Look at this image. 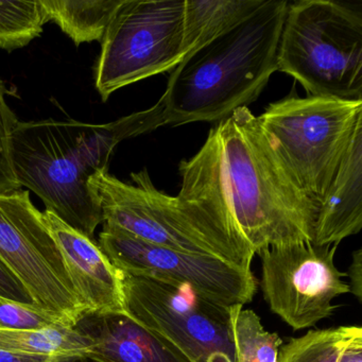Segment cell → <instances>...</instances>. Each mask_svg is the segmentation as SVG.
Returning a JSON list of instances; mask_svg holds the SVG:
<instances>
[{
    "label": "cell",
    "instance_id": "1",
    "mask_svg": "<svg viewBox=\"0 0 362 362\" xmlns=\"http://www.w3.org/2000/svg\"><path fill=\"white\" fill-rule=\"evenodd\" d=\"M179 170L182 206L251 264L266 247L313 241L317 211L247 107L218 122Z\"/></svg>",
    "mask_w": 362,
    "mask_h": 362
},
{
    "label": "cell",
    "instance_id": "2",
    "mask_svg": "<svg viewBox=\"0 0 362 362\" xmlns=\"http://www.w3.org/2000/svg\"><path fill=\"white\" fill-rule=\"evenodd\" d=\"M165 124L162 101L105 124L18 120L12 134L14 175L21 187L28 188L43 201L46 211L94 239L103 218L90 180L98 171L109 170L118 144Z\"/></svg>",
    "mask_w": 362,
    "mask_h": 362
},
{
    "label": "cell",
    "instance_id": "3",
    "mask_svg": "<svg viewBox=\"0 0 362 362\" xmlns=\"http://www.w3.org/2000/svg\"><path fill=\"white\" fill-rule=\"evenodd\" d=\"M288 5L264 0L247 20L182 61L162 96L167 124L220 122L257 100L277 71Z\"/></svg>",
    "mask_w": 362,
    "mask_h": 362
},
{
    "label": "cell",
    "instance_id": "4",
    "mask_svg": "<svg viewBox=\"0 0 362 362\" xmlns=\"http://www.w3.org/2000/svg\"><path fill=\"white\" fill-rule=\"evenodd\" d=\"M277 71L308 96L362 100V16L329 0L288 5L277 50Z\"/></svg>",
    "mask_w": 362,
    "mask_h": 362
},
{
    "label": "cell",
    "instance_id": "5",
    "mask_svg": "<svg viewBox=\"0 0 362 362\" xmlns=\"http://www.w3.org/2000/svg\"><path fill=\"white\" fill-rule=\"evenodd\" d=\"M257 119L288 177L317 213L362 127V100L289 95Z\"/></svg>",
    "mask_w": 362,
    "mask_h": 362
},
{
    "label": "cell",
    "instance_id": "6",
    "mask_svg": "<svg viewBox=\"0 0 362 362\" xmlns=\"http://www.w3.org/2000/svg\"><path fill=\"white\" fill-rule=\"evenodd\" d=\"M124 183L109 170L90 180L105 226L160 247L211 256L245 270L251 264L215 233L192 217L177 200L158 190L146 169Z\"/></svg>",
    "mask_w": 362,
    "mask_h": 362
},
{
    "label": "cell",
    "instance_id": "7",
    "mask_svg": "<svg viewBox=\"0 0 362 362\" xmlns=\"http://www.w3.org/2000/svg\"><path fill=\"white\" fill-rule=\"evenodd\" d=\"M185 0H124L101 40L95 86L103 103L113 93L173 71L183 54Z\"/></svg>",
    "mask_w": 362,
    "mask_h": 362
},
{
    "label": "cell",
    "instance_id": "8",
    "mask_svg": "<svg viewBox=\"0 0 362 362\" xmlns=\"http://www.w3.org/2000/svg\"><path fill=\"white\" fill-rule=\"evenodd\" d=\"M120 273L126 315L164 338L190 362H237L230 307L188 288Z\"/></svg>",
    "mask_w": 362,
    "mask_h": 362
},
{
    "label": "cell",
    "instance_id": "9",
    "mask_svg": "<svg viewBox=\"0 0 362 362\" xmlns=\"http://www.w3.org/2000/svg\"><path fill=\"white\" fill-rule=\"evenodd\" d=\"M0 260L57 323L76 327L86 315L44 213L27 190L0 194Z\"/></svg>",
    "mask_w": 362,
    "mask_h": 362
},
{
    "label": "cell",
    "instance_id": "10",
    "mask_svg": "<svg viewBox=\"0 0 362 362\" xmlns=\"http://www.w3.org/2000/svg\"><path fill=\"white\" fill-rule=\"evenodd\" d=\"M338 243L311 241L266 247L262 259V289L271 310L294 330L313 327L330 317L334 298L349 293V283L334 264Z\"/></svg>",
    "mask_w": 362,
    "mask_h": 362
},
{
    "label": "cell",
    "instance_id": "11",
    "mask_svg": "<svg viewBox=\"0 0 362 362\" xmlns=\"http://www.w3.org/2000/svg\"><path fill=\"white\" fill-rule=\"evenodd\" d=\"M98 245L122 272L188 288L222 306H245L257 289L252 270L219 258L160 247L107 226L99 235Z\"/></svg>",
    "mask_w": 362,
    "mask_h": 362
},
{
    "label": "cell",
    "instance_id": "12",
    "mask_svg": "<svg viewBox=\"0 0 362 362\" xmlns=\"http://www.w3.org/2000/svg\"><path fill=\"white\" fill-rule=\"evenodd\" d=\"M44 219L62 254L86 315L126 313L122 273L98 243L67 226L50 211H45Z\"/></svg>",
    "mask_w": 362,
    "mask_h": 362
},
{
    "label": "cell",
    "instance_id": "13",
    "mask_svg": "<svg viewBox=\"0 0 362 362\" xmlns=\"http://www.w3.org/2000/svg\"><path fill=\"white\" fill-rule=\"evenodd\" d=\"M76 327L93 341L95 362H190L170 343L126 313L84 315Z\"/></svg>",
    "mask_w": 362,
    "mask_h": 362
},
{
    "label": "cell",
    "instance_id": "14",
    "mask_svg": "<svg viewBox=\"0 0 362 362\" xmlns=\"http://www.w3.org/2000/svg\"><path fill=\"white\" fill-rule=\"evenodd\" d=\"M362 228V127L356 131L317 209L315 245L340 243Z\"/></svg>",
    "mask_w": 362,
    "mask_h": 362
},
{
    "label": "cell",
    "instance_id": "15",
    "mask_svg": "<svg viewBox=\"0 0 362 362\" xmlns=\"http://www.w3.org/2000/svg\"><path fill=\"white\" fill-rule=\"evenodd\" d=\"M264 0H185L183 54H190L247 20Z\"/></svg>",
    "mask_w": 362,
    "mask_h": 362
},
{
    "label": "cell",
    "instance_id": "16",
    "mask_svg": "<svg viewBox=\"0 0 362 362\" xmlns=\"http://www.w3.org/2000/svg\"><path fill=\"white\" fill-rule=\"evenodd\" d=\"M93 341L77 327L56 325L40 329L0 327V349L50 359H88Z\"/></svg>",
    "mask_w": 362,
    "mask_h": 362
},
{
    "label": "cell",
    "instance_id": "17",
    "mask_svg": "<svg viewBox=\"0 0 362 362\" xmlns=\"http://www.w3.org/2000/svg\"><path fill=\"white\" fill-rule=\"evenodd\" d=\"M124 0H41L54 22L76 46L103 40Z\"/></svg>",
    "mask_w": 362,
    "mask_h": 362
},
{
    "label": "cell",
    "instance_id": "18",
    "mask_svg": "<svg viewBox=\"0 0 362 362\" xmlns=\"http://www.w3.org/2000/svg\"><path fill=\"white\" fill-rule=\"evenodd\" d=\"M362 339L360 326L309 330L279 349V362H338L347 346Z\"/></svg>",
    "mask_w": 362,
    "mask_h": 362
},
{
    "label": "cell",
    "instance_id": "19",
    "mask_svg": "<svg viewBox=\"0 0 362 362\" xmlns=\"http://www.w3.org/2000/svg\"><path fill=\"white\" fill-rule=\"evenodd\" d=\"M230 327L237 362H279L283 340L262 325L260 317L241 305L232 306Z\"/></svg>",
    "mask_w": 362,
    "mask_h": 362
},
{
    "label": "cell",
    "instance_id": "20",
    "mask_svg": "<svg viewBox=\"0 0 362 362\" xmlns=\"http://www.w3.org/2000/svg\"><path fill=\"white\" fill-rule=\"evenodd\" d=\"M46 23L41 0L0 1V49L13 52L29 45Z\"/></svg>",
    "mask_w": 362,
    "mask_h": 362
},
{
    "label": "cell",
    "instance_id": "21",
    "mask_svg": "<svg viewBox=\"0 0 362 362\" xmlns=\"http://www.w3.org/2000/svg\"><path fill=\"white\" fill-rule=\"evenodd\" d=\"M5 83L0 78V194L21 189L12 164V134L18 119L6 99Z\"/></svg>",
    "mask_w": 362,
    "mask_h": 362
},
{
    "label": "cell",
    "instance_id": "22",
    "mask_svg": "<svg viewBox=\"0 0 362 362\" xmlns=\"http://www.w3.org/2000/svg\"><path fill=\"white\" fill-rule=\"evenodd\" d=\"M56 321L37 307L0 298V327L8 329H40L56 325ZM60 325V324H59Z\"/></svg>",
    "mask_w": 362,
    "mask_h": 362
},
{
    "label": "cell",
    "instance_id": "23",
    "mask_svg": "<svg viewBox=\"0 0 362 362\" xmlns=\"http://www.w3.org/2000/svg\"><path fill=\"white\" fill-rule=\"evenodd\" d=\"M0 298L13 300L26 306L37 307L28 290L1 260H0Z\"/></svg>",
    "mask_w": 362,
    "mask_h": 362
},
{
    "label": "cell",
    "instance_id": "24",
    "mask_svg": "<svg viewBox=\"0 0 362 362\" xmlns=\"http://www.w3.org/2000/svg\"><path fill=\"white\" fill-rule=\"evenodd\" d=\"M346 274L349 277V292L362 303V250L354 252L353 262Z\"/></svg>",
    "mask_w": 362,
    "mask_h": 362
},
{
    "label": "cell",
    "instance_id": "25",
    "mask_svg": "<svg viewBox=\"0 0 362 362\" xmlns=\"http://www.w3.org/2000/svg\"><path fill=\"white\" fill-rule=\"evenodd\" d=\"M73 359H50V358L31 357V356L18 355L0 349V362H76Z\"/></svg>",
    "mask_w": 362,
    "mask_h": 362
},
{
    "label": "cell",
    "instance_id": "26",
    "mask_svg": "<svg viewBox=\"0 0 362 362\" xmlns=\"http://www.w3.org/2000/svg\"><path fill=\"white\" fill-rule=\"evenodd\" d=\"M338 362H362V339L349 344Z\"/></svg>",
    "mask_w": 362,
    "mask_h": 362
},
{
    "label": "cell",
    "instance_id": "27",
    "mask_svg": "<svg viewBox=\"0 0 362 362\" xmlns=\"http://www.w3.org/2000/svg\"><path fill=\"white\" fill-rule=\"evenodd\" d=\"M76 362H90L88 359H83V360H78V361Z\"/></svg>",
    "mask_w": 362,
    "mask_h": 362
}]
</instances>
